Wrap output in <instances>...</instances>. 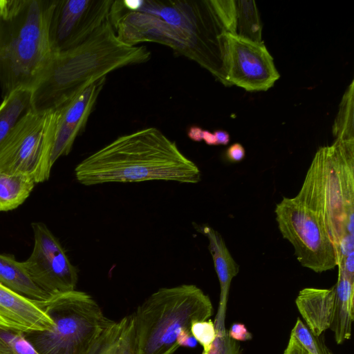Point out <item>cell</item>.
<instances>
[{"label": "cell", "instance_id": "6da1fadb", "mask_svg": "<svg viewBox=\"0 0 354 354\" xmlns=\"http://www.w3.org/2000/svg\"><path fill=\"white\" fill-rule=\"evenodd\" d=\"M75 176L86 186L151 180L194 184L201 173L175 142L149 127L121 136L91 153L77 165Z\"/></svg>", "mask_w": 354, "mask_h": 354}, {"label": "cell", "instance_id": "7a4b0ae2", "mask_svg": "<svg viewBox=\"0 0 354 354\" xmlns=\"http://www.w3.org/2000/svg\"><path fill=\"white\" fill-rule=\"evenodd\" d=\"M150 57L146 46L121 41L108 19L79 46L51 54L31 90L30 109L40 113L55 111L94 81L118 68L146 62Z\"/></svg>", "mask_w": 354, "mask_h": 354}, {"label": "cell", "instance_id": "3957f363", "mask_svg": "<svg viewBox=\"0 0 354 354\" xmlns=\"http://www.w3.org/2000/svg\"><path fill=\"white\" fill-rule=\"evenodd\" d=\"M54 0H0L2 97L31 89L50 57L48 28Z\"/></svg>", "mask_w": 354, "mask_h": 354}, {"label": "cell", "instance_id": "277c9868", "mask_svg": "<svg viewBox=\"0 0 354 354\" xmlns=\"http://www.w3.org/2000/svg\"><path fill=\"white\" fill-rule=\"evenodd\" d=\"M274 213L281 236L293 246L303 267L321 273L337 266L338 254L326 222L322 147L315 153L299 193L283 197Z\"/></svg>", "mask_w": 354, "mask_h": 354}, {"label": "cell", "instance_id": "5b68a950", "mask_svg": "<svg viewBox=\"0 0 354 354\" xmlns=\"http://www.w3.org/2000/svg\"><path fill=\"white\" fill-rule=\"evenodd\" d=\"M213 310L209 296L195 285L159 288L132 314L138 354H174L181 330L209 319Z\"/></svg>", "mask_w": 354, "mask_h": 354}, {"label": "cell", "instance_id": "8992f818", "mask_svg": "<svg viewBox=\"0 0 354 354\" xmlns=\"http://www.w3.org/2000/svg\"><path fill=\"white\" fill-rule=\"evenodd\" d=\"M35 301L53 322L49 330L23 333L39 354H86L113 322L85 292L74 290Z\"/></svg>", "mask_w": 354, "mask_h": 354}, {"label": "cell", "instance_id": "52a82bcc", "mask_svg": "<svg viewBox=\"0 0 354 354\" xmlns=\"http://www.w3.org/2000/svg\"><path fill=\"white\" fill-rule=\"evenodd\" d=\"M138 12L156 16L178 27L191 37L198 64L225 86H231L227 75V31L212 0H142Z\"/></svg>", "mask_w": 354, "mask_h": 354}, {"label": "cell", "instance_id": "ba28073f", "mask_svg": "<svg viewBox=\"0 0 354 354\" xmlns=\"http://www.w3.org/2000/svg\"><path fill=\"white\" fill-rule=\"evenodd\" d=\"M58 112L28 110L0 144V172L48 180Z\"/></svg>", "mask_w": 354, "mask_h": 354}, {"label": "cell", "instance_id": "9c48e42d", "mask_svg": "<svg viewBox=\"0 0 354 354\" xmlns=\"http://www.w3.org/2000/svg\"><path fill=\"white\" fill-rule=\"evenodd\" d=\"M322 148L326 222L339 260V251L354 245V162L340 158L335 143Z\"/></svg>", "mask_w": 354, "mask_h": 354}, {"label": "cell", "instance_id": "30bf717a", "mask_svg": "<svg viewBox=\"0 0 354 354\" xmlns=\"http://www.w3.org/2000/svg\"><path fill=\"white\" fill-rule=\"evenodd\" d=\"M113 0H54L48 37L51 54L71 50L108 19Z\"/></svg>", "mask_w": 354, "mask_h": 354}, {"label": "cell", "instance_id": "8fae6325", "mask_svg": "<svg viewBox=\"0 0 354 354\" xmlns=\"http://www.w3.org/2000/svg\"><path fill=\"white\" fill-rule=\"evenodd\" d=\"M33 250L23 264L31 280L50 296L75 290L77 268L46 224L32 223Z\"/></svg>", "mask_w": 354, "mask_h": 354}, {"label": "cell", "instance_id": "7c38bea8", "mask_svg": "<svg viewBox=\"0 0 354 354\" xmlns=\"http://www.w3.org/2000/svg\"><path fill=\"white\" fill-rule=\"evenodd\" d=\"M227 75L229 82L248 91H267L280 77L263 41L255 42L227 33Z\"/></svg>", "mask_w": 354, "mask_h": 354}, {"label": "cell", "instance_id": "4fadbf2b", "mask_svg": "<svg viewBox=\"0 0 354 354\" xmlns=\"http://www.w3.org/2000/svg\"><path fill=\"white\" fill-rule=\"evenodd\" d=\"M106 82V77L89 84L64 105L58 112L51 165L58 158L68 155L77 136L84 128L97 99Z\"/></svg>", "mask_w": 354, "mask_h": 354}, {"label": "cell", "instance_id": "5bb4252c", "mask_svg": "<svg viewBox=\"0 0 354 354\" xmlns=\"http://www.w3.org/2000/svg\"><path fill=\"white\" fill-rule=\"evenodd\" d=\"M0 326L21 332L49 330L53 322L37 304L0 283Z\"/></svg>", "mask_w": 354, "mask_h": 354}, {"label": "cell", "instance_id": "9a60e30c", "mask_svg": "<svg viewBox=\"0 0 354 354\" xmlns=\"http://www.w3.org/2000/svg\"><path fill=\"white\" fill-rule=\"evenodd\" d=\"M195 227L208 239V248L220 284L219 303L214 324L216 335H225L227 333L225 321L230 288L233 278L239 272V266L231 255L218 232L207 225H195Z\"/></svg>", "mask_w": 354, "mask_h": 354}, {"label": "cell", "instance_id": "2e32d148", "mask_svg": "<svg viewBox=\"0 0 354 354\" xmlns=\"http://www.w3.org/2000/svg\"><path fill=\"white\" fill-rule=\"evenodd\" d=\"M335 301V287L305 288L296 297L295 304L306 326L319 337L330 328Z\"/></svg>", "mask_w": 354, "mask_h": 354}, {"label": "cell", "instance_id": "e0dca14e", "mask_svg": "<svg viewBox=\"0 0 354 354\" xmlns=\"http://www.w3.org/2000/svg\"><path fill=\"white\" fill-rule=\"evenodd\" d=\"M338 277L335 287V301L330 328L335 342L341 344L351 337L354 319V279L347 275L338 265Z\"/></svg>", "mask_w": 354, "mask_h": 354}, {"label": "cell", "instance_id": "ac0fdd59", "mask_svg": "<svg viewBox=\"0 0 354 354\" xmlns=\"http://www.w3.org/2000/svg\"><path fill=\"white\" fill-rule=\"evenodd\" d=\"M86 354H138L133 315L113 321L100 333Z\"/></svg>", "mask_w": 354, "mask_h": 354}, {"label": "cell", "instance_id": "d6986e66", "mask_svg": "<svg viewBox=\"0 0 354 354\" xmlns=\"http://www.w3.org/2000/svg\"><path fill=\"white\" fill-rule=\"evenodd\" d=\"M0 283L30 299L43 301L50 297L31 280L23 262L11 255L0 254Z\"/></svg>", "mask_w": 354, "mask_h": 354}, {"label": "cell", "instance_id": "ffe728a7", "mask_svg": "<svg viewBox=\"0 0 354 354\" xmlns=\"http://www.w3.org/2000/svg\"><path fill=\"white\" fill-rule=\"evenodd\" d=\"M36 184L32 176L0 172V212L20 206L30 196Z\"/></svg>", "mask_w": 354, "mask_h": 354}, {"label": "cell", "instance_id": "44dd1931", "mask_svg": "<svg viewBox=\"0 0 354 354\" xmlns=\"http://www.w3.org/2000/svg\"><path fill=\"white\" fill-rule=\"evenodd\" d=\"M31 89L19 88L0 104V144L18 120L30 109Z\"/></svg>", "mask_w": 354, "mask_h": 354}, {"label": "cell", "instance_id": "7402d4cb", "mask_svg": "<svg viewBox=\"0 0 354 354\" xmlns=\"http://www.w3.org/2000/svg\"><path fill=\"white\" fill-rule=\"evenodd\" d=\"M235 35L255 41L262 42V26L255 1L235 0Z\"/></svg>", "mask_w": 354, "mask_h": 354}, {"label": "cell", "instance_id": "603a6c76", "mask_svg": "<svg viewBox=\"0 0 354 354\" xmlns=\"http://www.w3.org/2000/svg\"><path fill=\"white\" fill-rule=\"evenodd\" d=\"M353 80L342 97L333 127L335 140H353Z\"/></svg>", "mask_w": 354, "mask_h": 354}, {"label": "cell", "instance_id": "cb8c5ba5", "mask_svg": "<svg viewBox=\"0 0 354 354\" xmlns=\"http://www.w3.org/2000/svg\"><path fill=\"white\" fill-rule=\"evenodd\" d=\"M0 354H39L23 332L0 326Z\"/></svg>", "mask_w": 354, "mask_h": 354}, {"label": "cell", "instance_id": "d4e9b609", "mask_svg": "<svg viewBox=\"0 0 354 354\" xmlns=\"http://www.w3.org/2000/svg\"><path fill=\"white\" fill-rule=\"evenodd\" d=\"M290 335L308 354H324L325 345L317 340L301 319L297 318Z\"/></svg>", "mask_w": 354, "mask_h": 354}, {"label": "cell", "instance_id": "484cf974", "mask_svg": "<svg viewBox=\"0 0 354 354\" xmlns=\"http://www.w3.org/2000/svg\"><path fill=\"white\" fill-rule=\"evenodd\" d=\"M190 331L197 342L203 346V352L207 353L216 337L214 322L211 319L194 322L192 324Z\"/></svg>", "mask_w": 354, "mask_h": 354}, {"label": "cell", "instance_id": "4316f807", "mask_svg": "<svg viewBox=\"0 0 354 354\" xmlns=\"http://www.w3.org/2000/svg\"><path fill=\"white\" fill-rule=\"evenodd\" d=\"M212 2L227 32L235 35V0H212Z\"/></svg>", "mask_w": 354, "mask_h": 354}, {"label": "cell", "instance_id": "83f0119b", "mask_svg": "<svg viewBox=\"0 0 354 354\" xmlns=\"http://www.w3.org/2000/svg\"><path fill=\"white\" fill-rule=\"evenodd\" d=\"M228 336L235 341H248L251 339L252 334L248 330L245 326L240 323L233 324L227 331Z\"/></svg>", "mask_w": 354, "mask_h": 354}, {"label": "cell", "instance_id": "f1b7e54d", "mask_svg": "<svg viewBox=\"0 0 354 354\" xmlns=\"http://www.w3.org/2000/svg\"><path fill=\"white\" fill-rule=\"evenodd\" d=\"M226 155L231 162H240L245 157V149L240 143H234L227 149Z\"/></svg>", "mask_w": 354, "mask_h": 354}, {"label": "cell", "instance_id": "f546056e", "mask_svg": "<svg viewBox=\"0 0 354 354\" xmlns=\"http://www.w3.org/2000/svg\"><path fill=\"white\" fill-rule=\"evenodd\" d=\"M178 344L179 346L194 348L197 344V341L192 335L191 331L183 329L178 338Z\"/></svg>", "mask_w": 354, "mask_h": 354}, {"label": "cell", "instance_id": "4dcf8cb0", "mask_svg": "<svg viewBox=\"0 0 354 354\" xmlns=\"http://www.w3.org/2000/svg\"><path fill=\"white\" fill-rule=\"evenodd\" d=\"M223 354H241L240 344L228 336L227 331L225 337Z\"/></svg>", "mask_w": 354, "mask_h": 354}, {"label": "cell", "instance_id": "1f68e13d", "mask_svg": "<svg viewBox=\"0 0 354 354\" xmlns=\"http://www.w3.org/2000/svg\"><path fill=\"white\" fill-rule=\"evenodd\" d=\"M225 337V335H216L210 350L207 353L203 351L201 354H223Z\"/></svg>", "mask_w": 354, "mask_h": 354}, {"label": "cell", "instance_id": "d6a6232c", "mask_svg": "<svg viewBox=\"0 0 354 354\" xmlns=\"http://www.w3.org/2000/svg\"><path fill=\"white\" fill-rule=\"evenodd\" d=\"M203 130L201 128L194 126L191 127L187 132L188 137L196 142H200L202 139Z\"/></svg>", "mask_w": 354, "mask_h": 354}, {"label": "cell", "instance_id": "836d02e7", "mask_svg": "<svg viewBox=\"0 0 354 354\" xmlns=\"http://www.w3.org/2000/svg\"><path fill=\"white\" fill-rule=\"evenodd\" d=\"M216 138L217 145H226L230 142V135L227 131L223 130H218L214 132Z\"/></svg>", "mask_w": 354, "mask_h": 354}, {"label": "cell", "instance_id": "e575fe53", "mask_svg": "<svg viewBox=\"0 0 354 354\" xmlns=\"http://www.w3.org/2000/svg\"><path fill=\"white\" fill-rule=\"evenodd\" d=\"M202 139L208 145H218L214 133L207 130H203Z\"/></svg>", "mask_w": 354, "mask_h": 354}, {"label": "cell", "instance_id": "d590c367", "mask_svg": "<svg viewBox=\"0 0 354 354\" xmlns=\"http://www.w3.org/2000/svg\"><path fill=\"white\" fill-rule=\"evenodd\" d=\"M324 354H333V353L325 346Z\"/></svg>", "mask_w": 354, "mask_h": 354}]
</instances>
